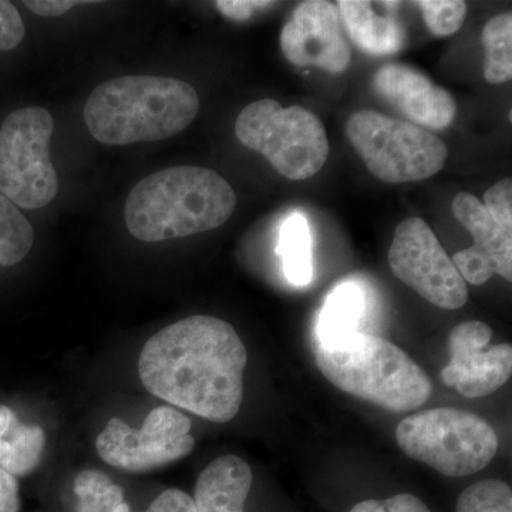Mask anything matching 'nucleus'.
Masks as SVG:
<instances>
[{"instance_id": "obj_1", "label": "nucleus", "mask_w": 512, "mask_h": 512, "mask_svg": "<svg viewBox=\"0 0 512 512\" xmlns=\"http://www.w3.org/2000/svg\"><path fill=\"white\" fill-rule=\"evenodd\" d=\"M248 353L231 323L194 315L158 330L138 356L147 392L175 409L227 423L244 400Z\"/></svg>"}, {"instance_id": "obj_2", "label": "nucleus", "mask_w": 512, "mask_h": 512, "mask_svg": "<svg viewBox=\"0 0 512 512\" xmlns=\"http://www.w3.org/2000/svg\"><path fill=\"white\" fill-rule=\"evenodd\" d=\"M235 207L237 195L224 177L180 165L141 180L128 194L124 218L133 237L161 242L220 228Z\"/></svg>"}, {"instance_id": "obj_3", "label": "nucleus", "mask_w": 512, "mask_h": 512, "mask_svg": "<svg viewBox=\"0 0 512 512\" xmlns=\"http://www.w3.org/2000/svg\"><path fill=\"white\" fill-rule=\"evenodd\" d=\"M200 111L191 84L173 77L121 76L100 84L84 104L90 134L107 146L160 141L190 126Z\"/></svg>"}, {"instance_id": "obj_4", "label": "nucleus", "mask_w": 512, "mask_h": 512, "mask_svg": "<svg viewBox=\"0 0 512 512\" xmlns=\"http://www.w3.org/2000/svg\"><path fill=\"white\" fill-rule=\"evenodd\" d=\"M320 373L342 392L403 413L430 399L427 373L392 342L355 332L315 352Z\"/></svg>"}, {"instance_id": "obj_5", "label": "nucleus", "mask_w": 512, "mask_h": 512, "mask_svg": "<svg viewBox=\"0 0 512 512\" xmlns=\"http://www.w3.org/2000/svg\"><path fill=\"white\" fill-rule=\"evenodd\" d=\"M396 440L407 457L447 477L484 470L498 451V437L477 414L453 407L424 410L400 421Z\"/></svg>"}, {"instance_id": "obj_6", "label": "nucleus", "mask_w": 512, "mask_h": 512, "mask_svg": "<svg viewBox=\"0 0 512 512\" xmlns=\"http://www.w3.org/2000/svg\"><path fill=\"white\" fill-rule=\"evenodd\" d=\"M235 136L292 181L318 174L329 156L322 120L301 106L284 109L274 99L254 101L245 107L235 123Z\"/></svg>"}, {"instance_id": "obj_7", "label": "nucleus", "mask_w": 512, "mask_h": 512, "mask_svg": "<svg viewBox=\"0 0 512 512\" xmlns=\"http://www.w3.org/2000/svg\"><path fill=\"white\" fill-rule=\"evenodd\" d=\"M350 144L367 170L389 184L427 180L446 164V144L426 128L373 110H360L346 124Z\"/></svg>"}, {"instance_id": "obj_8", "label": "nucleus", "mask_w": 512, "mask_h": 512, "mask_svg": "<svg viewBox=\"0 0 512 512\" xmlns=\"http://www.w3.org/2000/svg\"><path fill=\"white\" fill-rule=\"evenodd\" d=\"M55 121L43 107L13 111L0 127V194L16 207L39 210L55 200L59 180L50 161Z\"/></svg>"}, {"instance_id": "obj_9", "label": "nucleus", "mask_w": 512, "mask_h": 512, "mask_svg": "<svg viewBox=\"0 0 512 512\" xmlns=\"http://www.w3.org/2000/svg\"><path fill=\"white\" fill-rule=\"evenodd\" d=\"M192 423L180 410H151L140 429L113 417L97 436V456L107 466L126 473H148L181 460L195 447Z\"/></svg>"}, {"instance_id": "obj_10", "label": "nucleus", "mask_w": 512, "mask_h": 512, "mask_svg": "<svg viewBox=\"0 0 512 512\" xmlns=\"http://www.w3.org/2000/svg\"><path fill=\"white\" fill-rule=\"evenodd\" d=\"M389 264L397 279L437 308L456 311L468 301V288L430 225L407 218L397 225Z\"/></svg>"}, {"instance_id": "obj_11", "label": "nucleus", "mask_w": 512, "mask_h": 512, "mask_svg": "<svg viewBox=\"0 0 512 512\" xmlns=\"http://www.w3.org/2000/svg\"><path fill=\"white\" fill-rule=\"evenodd\" d=\"M493 329L484 322L471 320L457 325L448 336L450 363L441 370V379L468 399L490 396L510 380L512 346L510 343L488 348Z\"/></svg>"}, {"instance_id": "obj_12", "label": "nucleus", "mask_w": 512, "mask_h": 512, "mask_svg": "<svg viewBox=\"0 0 512 512\" xmlns=\"http://www.w3.org/2000/svg\"><path fill=\"white\" fill-rule=\"evenodd\" d=\"M281 50L293 66L316 67L330 74L346 72L352 50L338 6L325 0L296 6L282 29Z\"/></svg>"}, {"instance_id": "obj_13", "label": "nucleus", "mask_w": 512, "mask_h": 512, "mask_svg": "<svg viewBox=\"0 0 512 512\" xmlns=\"http://www.w3.org/2000/svg\"><path fill=\"white\" fill-rule=\"evenodd\" d=\"M380 99L426 130H444L456 119L457 103L444 87L416 67L386 63L373 76Z\"/></svg>"}, {"instance_id": "obj_14", "label": "nucleus", "mask_w": 512, "mask_h": 512, "mask_svg": "<svg viewBox=\"0 0 512 512\" xmlns=\"http://www.w3.org/2000/svg\"><path fill=\"white\" fill-rule=\"evenodd\" d=\"M252 480L254 474L247 461L227 454L202 470L192 500L198 512H245Z\"/></svg>"}, {"instance_id": "obj_15", "label": "nucleus", "mask_w": 512, "mask_h": 512, "mask_svg": "<svg viewBox=\"0 0 512 512\" xmlns=\"http://www.w3.org/2000/svg\"><path fill=\"white\" fill-rule=\"evenodd\" d=\"M340 20L353 45L370 56H392L406 43V30L393 15L377 12L372 2L340 0Z\"/></svg>"}, {"instance_id": "obj_16", "label": "nucleus", "mask_w": 512, "mask_h": 512, "mask_svg": "<svg viewBox=\"0 0 512 512\" xmlns=\"http://www.w3.org/2000/svg\"><path fill=\"white\" fill-rule=\"evenodd\" d=\"M454 217L476 241V247L483 249L493 259L495 274L512 281V231L504 229L485 210L483 202L468 192H460L451 204Z\"/></svg>"}, {"instance_id": "obj_17", "label": "nucleus", "mask_w": 512, "mask_h": 512, "mask_svg": "<svg viewBox=\"0 0 512 512\" xmlns=\"http://www.w3.org/2000/svg\"><path fill=\"white\" fill-rule=\"evenodd\" d=\"M47 443L46 431L25 423L12 407L0 404V467L13 477H28L39 467Z\"/></svg>"}, {"instance_id": "obj_18", "label": "nucleus", "mask_w": 512, "mask_h": 512, "mask_svg": "<svg viewBox=\"0 0 512 512\" xmlns=\"http://www.w3.org/2000/svg\"><path fill=\"white\" fill-rule=\"evenodd\" d=\"M365 299L359 286L343 284L332 292L320 315L318 336L320 345H330L336 340L357 332L362 319Z\"/></svg>"}, {"instance_id": "obj_19", "label": "nucleus", "mask_w": 512, "mask_h": 512, "mask_svg": "<svg viewBox=\"0 0 512 512\" xmlns=\"http://www.w3.org/2000/svg\"><path fill=\"white\" fill-rule=\"evenodd\" d=\"M72 512H131V507L119 484L97 468H86L73 478Z\"/></svg>"}, {"instance_id": "obj_20", "label": "nucleus", "mask_w": 512, "mask_h": 512, "mask_svg": "<svg viewBox=\"0 0 512 512\" xmlns=\"http://www.w3.org/2000/svg\"><path fill=\"white\" fill-rule=\"evenodd\" d=\"M278 252L288 281L296 286L308 285L312 279L311 231L303 215L293 214L284 222Z\"/></svg>"}, {"instance_id": "obj_21", "label": "nucleus", "mask_w": 512, "mask_h": 512, "mask_svg": "<svg viewBox=\"0 0 512 512\" xmlns=\"http://www.w3.org/2000/svg\"><path fill=\"white\" fill-rule=\"evenodd\" d=\"M481 42L484 47V79L504 84L512 79V13L494 16L485 23Z\"/></svg>"}, {"instance_id": "obj_22", "label": "nucleus", "mask_w": 512, "mask_h": 512, "mask_svg": "<svg viewBox=\"0 0 512 512\" xmlns=\"http://www.w3.org/2000/svg\"><path fill=\"white\" fill-rule=\"evenodd\" d=\"M35 244V231L15 204L0 194V266L22 262Z\"/></svg>"}, {"instance_id": "obj_23", "label": "nucleus", "mask_w": 512, "mask_h": 512, "mask_svg": "<svg viewBox=\"0 0 512 512\" xmlns=\"http://www.w3.org/2000/svg\"><path fill=\"white\" fill-rule=\"evenodd\" d=\"M456 512H512V491L498 480L478 481L458 497Z\"/></svg>"}, {"instance_id": "obj_24", "label": "nucleus", "mask_w": 512, "mask_h": 512, "mask_svg": "<svg viewBox=\"0 0 512 512\" xmlns=\"http://www.w3.org/2000/svg\"><path fill=\"white\" fill-rule=\"evenodd\" d=\"M416 6H419L427 29L434 36L454 35L466 20L467 3L463 0H420Z\"/></svg>"}, {"instance_id": "obj_25", "label": "nucleus", "mask_w": 512, "mask_h": 512, "mask_svg": "<svg viewBox=\"0 0 512 512\" xmlns=\"http://www.w3.org/2000/svg\"><path fill=\"white\" fill-rule=\"evenodd\" d=\"M451 261L464 282H470L473 285H484L495 275L493 259L476 245L457 252Z\"/></svg>"}, {"instance_id": "obj_26", "label": "nucleus", "mask_w": 512, "mask_h": 512, "mask_svg": "<svg viewBox=\"0 0 512 512\" xmlns=\"http://www.w3.org/2000/svg\"><path fill=\"white\" fill-rule=\"evenodd\" d=\"M484 207L500 227L512 231V180L504 178L485 191Z\"/></svg>"}, {"instance_id": "obj_27", "label": "nucleus", "mask_w": 512, "mask_h": 512, "mask_svg": "<svg viewBox=\"0 0 512 512\" xmlns=\"http://www.w3.org/2000/svg\"><path fill=\"white\" fill-rule=\"evenodd\" d=\"M25 37V25L19 10L0 0V52L15 49Z\"/></svg>"}, {"instance_id": "obj_28", "label": "nucleus", "mask_w": 512, "mask_h": 512, "mask_svg": "<svg viewBox=\"0 0 512 512\" xmlns=\"http://www.w3.org/2000/svg\"><path fill=\"white\" fill-rule=\"evenodd\" d=\"M350 512H431L420 498L399 494L386 500H366L356 504Z\"/></svg>"}, {"instance_id": "obj_29", "label": "nucleus", "mask_w": 512, "mask_h": 512, "mask_svg": "<svg viewBox=\"0 0 512 512\" xmlns=\"http://www.w3.org/2000/svg\"><path fill=\"white\" fill-rule=\"evenodd\" d=\"M143 512H198L190 494L180 488H168Z\"/></svg>"}, {"instance_id": "obj_30", "label": "nucleus", "mask_w": 512, "mask_h": 512, "mask_svg": "<svg viewBox=\"0 0 512 512\" xmlns=\"http://www.w3.org/2000/svg\"><path fill=\"white\" fill-rule=\"evenodd\" d=\"M276 2H259V0H220L215 2L218 12L222 16L234 22H244L251 19L258 10H264L275 6Z\"/></svg>"}, {"instance_id": "obj_31", "label": "nucleus", "mask_w": 512, "mask_h": 512, "mask_svg": "<svg viewBox=\"0 0 512 512\" xmlns=\"http://www.w3.org/2000/svg\"><path fill=\"white\" fill-rule=\"evenodd\" d=\"M20 511V490L18 478L0 467V512Z\"/></svg>"}, {"instance_id": "obj_32", "label": "nucleus", "mask_w": 512, "mask_h": 512, "mask_svg": "<svg viewBox=\"0 0 512 512\" xmlns=\"http://www.w3.org/2000/svg\"><path fill=\"white\" fill-rule=\"evenodd\" d=\"M86 2H74V0H28L25 2L26 8L35 15L43 16V18H57L76 5H82Z\"/></svg>"}]
</instances>
